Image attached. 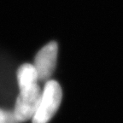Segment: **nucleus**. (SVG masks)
I'll use <instances>...</instances> for the list:
<instances>
[{"label": "nucleus", "mask_w": 123, "mask_h": 123, "mask_svg": "<svg viewBox=\"0 0 123 123\" xmlns=\"http://www.w3.org/2000/svg\"><path fill=\"white\" fill-rule=\"evenodd\" d=\"M62 99V91L59 83L52 80L46 81L32 122L48 123L59 109Z\"/></svg>", "instance_id": "nucleus-1"}, {"label": "nucleus", "mask_w": 123, "mask_h": 123, "mask_svg": "<svg viewBox=\"0 0 123 123\" xmlns=\"http://www.w3.org/2000/svg\"><path fill=\"white\" fill-rule=\"evenodd\" d=\"M58 46L52 41L38 50L34 58V66L38 73V81H47L50 78L56 64Z\"/></svg>", "instance_id": "nucleus-3"}, {"label": "nucleus", "mask_w": 123, "mask_h": 123, "mask_svg": "<svg viewBox=\"0 0 123 123\" xmlns=\"http://www.w3.org/2000/svg\"><path fill=\"white\" fill-rule=\"evenodd\" d=\"M0 123H20L13 111H6L0 109Z\"/></svg>", "instance_id": "nucleus-5"}, {"label": "nucleus", "mask_w": 123, "mask_h": 123, "mask_svg": "<svg viewBox=\"0 0 123 123\" xmlns=\"http://www.w3.org/2000/svg\"><path fill=\"white\" fill-rule=\"evenodd\" d=\"M17 81L20 90L30 88L38 85V73L33 64L24 63L18 68Z\"/></svg>", "instance_id": "nucleus-4"}, {"label": "nucleus", "mask_w": 123, "mask_h": 123, "mask_svg": "<svg viewBox=\"0 0 123 123\" xmlns=\"http://www.w3.org/2000/svg\"><path fill=\"white\" fill-rule=\"evenodd\" d=\"M42 90L38 85L30 88L20 90V94L16 98L14 115L20 123L33 118L38 109Z\"/></svg>", "instance_id": "nucleus-2"}]
</instances>
